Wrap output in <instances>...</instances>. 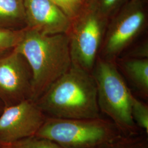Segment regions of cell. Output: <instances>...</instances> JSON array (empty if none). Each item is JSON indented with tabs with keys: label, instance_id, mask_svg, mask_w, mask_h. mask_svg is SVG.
<instances>
[{
	"label": "cell",
	"instance_id": "obj_1",
	"mask_svg": "<svg viewBox=\"0 0 148 148\" xmlns=\"http://www.w3.org/2000/svg\"><path fill=\"white\" fill-rule=\"evenodd\" d=\"M36 102L47 116L62 119L101 116L92 74L73 63Z\"/></svg>",
	"mask_w": 148,
	"mask_h": 148
},
{
	"label": "cell",
	"instance_id": "obj_2",
	"mask_svg": "<svg viewBox=\"0 0 148 148\" xmlns=\"http://www.w3.org/2000/svg\"><path fill=\"white\" fill-rule=\"evenodd\" d=\"M14 48L31 70V99L35 101L72 64L67 34L46 35L25 28Z\"/></svg>",
	"mask_w": 148,
	"mask_h": 148
},
{
	"label": "cell",
	"instance_id": "obj_3",
	"mask_svg": "<svg viewBox=\"0 0 148 148\" xmlns=\"http://www.w3.org/2000/svg\"><path fill=\"white\" fill-rule=\"evenodd\" d=\"M92 71L101 113L106 115L124 136L144 133L133 120L131 104L133 95L114 62L99 59Z\"/></svg>",
	"mask_w": 148,
	"mask_h": 148
},
{
	"label": "cell",
	"instance_id": "obj_4",
	"mask_svg": "<svg viewBox=\"0 0 148 148\" xmlns=\"http://www.w3.org/2000/svg\"><path fill=\"white\" fill-rule=\"evenodd\" d=\"M121 136L110 120L102 116L92 119L47 116L35 135L66 148H99Z\"/></svg>",
	"mask_w": 148,
	"mask_h": 148
},
{
	"label": "cell",
	"instance_id": "obj_5",
	"mask_svg": "<svg viewBox=\"0 0 148 148\" xmlns=\"http://www.w3.org/2000/svg\"><path fill=\"white\" fill-rule=\"evenodd\" d=\"M108 23L109 19L101 14L92 0L83 5L68 34L73 63L92 73Z\"/></svg>",
	"mask_w": 148,
	"mask_h": 148
},
{
	"label": "cell",
	"instance_id": "obj_6",
	"mask_svg": "<svg viewBox=\"0 0 148 148\" xmlns=\"http://www.w3.org/2000/svg\"><path fill=\"white\" fill-rule=\"evenodd\" d=\"M143 2L130 0L111 17L101 47L103 59L114 62L143 31L147 21Z\"/></svg>",
	"mask_w": 148,
	"mask_h": 148
},
{
	"label": "cell",
	"instance_id": "obj_7",
	"mask_svg": "<svg viewBox=\"0 0 148 148\" xmlns=\"http://www.w3.org/2000/svg\"><path fill=\"white\" fill-rule=\"evenodd\" d=\"M47 117L32 99L3 107L0 113L1 147L35 136Z\"/></svg>",
	"mask_w": 148,
	"mask_h": 148
},
{
	"label": "cell",
	"instance_id": "obj_8",
	"mask_svg": "<svg viewBox=\"0 0 148 148\" xmlns=\"http://www.w3.org/2000/svg\"><path fill=\"white\" fill-rule=\"evenodd\" d=\"M32 71L15 48L0 54V103L12 106L32 96Z\"/></svg>",
	"mask_w": 148,
	"mask_h": 148
},
{
	"label": "cell",
	"instance_id": "obj_9",
	"mask_svg": "<svg viewBox=\"0 0 148 148\" xmlns=\"http://www.w3.org/2000/svg\"><path fill=\"white\" fill-rule=\"evenodd\" d=\"M26 28L43 35L68 34L71 19L51 0H24Z\"/></svg>",
	"mask_w": 148,
	"mask_h": 148
},
{
	"label": "cell",
	"instance_id": "obj_10",
	"mask_svg": "<svg viewBox=\"0 0 148 148\" xmlns=\"http://www.w3.org/2000/svg\"><path fill=\"white\" fill-rule=\"evenodd\" d=\"M0 28L14 30L26 28L24 0H0Z\"/></svg>",
	"mask_w": 148,
	"mask_h": 148
},
{
	"label": "cell",
	"instance_id": "obj_11",
	"mask_svg": "<svg viewBox=\"0 0 148 148\" xmlns=\"http://www.w3.org/2000/svg\"><path fill=\"white\" fill-rule=\"evenodd\" d=\"M127 77L143 97L148 95V58H129L122 64Z\"/></svg>",
	"mask_w": 148,
	"mask_h": 148
},
{
	"label": "cell",
	"instance_id": "obj_12",
	"mask_svg": "<svg viewBox=\"0 0 148 148\" xmlns=\"http://www.w3.org/2000/svg\"><path fill=\"white\" fill-rule=\"evenodd\" d=\"M99 148H148V134L142 133L129 137L122 135Z\"/></svg>",
	"mask_w": 148,
	"mask_h": 148
},
{
	"label": "cell",
	"instance_id": "obj_13",
	"mask_svg": "<svg viewBox=\"0 0 148 148\" xmlns=\"http://www.w3.org/2000/svg\"><path fill=\"white\" fill-rule=\"evenodd\" d=\"M131 115L137 127L148 135V106L134 95L131 104Z\"/></svg>",
	"mask_w": 148,
	"mask_h": 148
},
{
	"label": "cell",
	"instance_id": "obj_14",
	"mask_svg": "<svg viewBox=\"0 0 148 148\" xmlns=\"http://www.w3.org/2000/svg\"><path fill=\"white\" fill-rule=\"evenodd\" d=\"M2 148H66L51 140L32 136L23 139Z\"/></svg>",
	"mask_w": 148,
	"mask_h": 148
},
{
	"label": "cell",
	"instance_id": "obj_15",
	"mask_svg": "<svg viewBox=\"0 0 148 148\" xmlns=\"http://www.w3.org/2000/svg\"><path fill=\"white\" fill-rule=\"evenodd\" d=\"M21 30H7L0 28V54L16 47L25 32Z\"/></svg>",
	"mask_w": 148,
	"mask_h": 148
},
{
	"label": "cell",
	"instance_id": "obj_16",
	"mask_svg": "<svg viewBox=\"0 0 148 148\" xmlns=\"http://www.w3.org/2000/svg\"><path fill=\"white\" fill-rule=\"evenodd\" d=\"M97 8L108 19L114 16L130 0H92Z\"/></svg>",
	"mask_w": 148,
	"mask_h": 148
},
{
	"label": "cell",
	"instance_id": "obj_17",
	"mask_svg": "<svg viewBox=\"0 0 148 148\" xmlns=\"http://www.w3.org/2000/svg\"><path fill=\"white\" fill-rule=\"evenodd\" d=\"M59 6L71 21L79 14L83 3L81 0H51Z\"/></svg>",
	"mask_w": 148,
	"mask_h": 148
},
{
	"label": "cell",
	"instance_id": "obj_18",
	"mask_svg": "<svg viewBox=\"0 0 148 148\" xmlns=\"http://www.w3.org/2000/svg\"><path fill=\"white\" fill-rule=\"evenodd\" d=\"M129 58H148V42L140 44L134 48L129 54Z\"/></svg>",
	"mask_w": 148,
	"mask_h": 148
},
{
	"label": "cell",
	"instance_id": "obj_19",
	"mask_svg": "<svg viewBox=\"0 0 148 148\" xmlns=\"http://www.w3.org/2000/svg\"><path fill=\"white\" fill-rule=\"evenodd\" d=\"M2 107H1V106L0 105V113H1V112L2 111Z\"/></svg>",
	"mask_w": 148,
	"mask_h": 148
},
{
	"label": "cell",
	"instance_id": "obj_20",
	"mask_svg": "<svg viewBox=\"0 0 148 148\" xmlns=\"http://www.w3.org/2000/svg\"><path fill=\"white\" fill-rule=\"evenodd\" d=\"M137 1H144V0H137Z\"/></svg>",
	"mask_w": 148,
	"mask_h": 148
},
{
	"label": "cell",
	"instance_id": "obj_21",
	"mask_svg": "<svg viewBox=\"0 0 148 148\" xmlns=\"http://www.w3.org/2000/svg\"><path fill=\"white\" fill-rule=\"evenodd\" d=\"M0 148H2V147H1V145H0Z\"/></svg>",
	"mask_w": 148,
	"mask_h": 148
},
{
	"label": "cell",
	"instance_id": "obj_22",
	"mask_svg": "<svg viewBox=\"0 0 148 148\" xmlns=\"http://www.w3.org/2000/svg\"><path fill=\"white\" fill-rule=\"evenodd\" d=\"M81 1H82V0H81Z\"/></svg>",
	"mask_w": 148,
	"mask_h": 148
}]
</instances>
